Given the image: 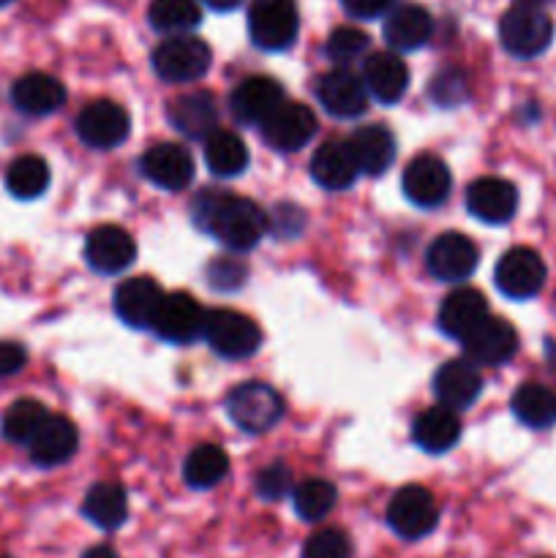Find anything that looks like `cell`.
Listing matches in <instances>:
<instances>
[{"label": "cell", "instance_id": "cell-50", "mask_svg": "<svg viewBox=\"0 0 556 558\" xmlns=\"http://www.w3.org/2000/svg\"><path fill=\"white\" fill-rule=\"evenodd\" d=\"M0 558H11V556H5V554H3V556H0Z\"/></svg>", "mask_w": 556, "mask_h": 558}, {"label": "cell", "instance_id": "cell-32", "mask_svg": "<svg viewBox=\"0 0 556 558\" xmlns=\"http://www.w3.org/2000/svg\"><path fill=\"white\" fill-rule=\"evenodd\" d=\"M512 414L527 428H551L556 423V392L551 387L537 385V381H529V385L518 387L516 396H512Z\"/></svg>", "mask_w": 556, "mask_h": 558}, {"label": "cell", "instance_id": "cell-10", "mask_svg": "<svg viewBox=\"0 0 556 558\" xmlns=\"http://www.w3.org/2000/svg\"><path fill=\"white\" fill-rule=\"evenodd\" d=\"M129 131V112L114 101H93L76 114V134L87 147H96V150H112L120 142H125Z\"/></svg>", "mask_w": 556, "mask_h": 558}, {"label": "cell", "instance_id": "cell-45", "mask_svg": "<svg viewBox=\"0 0 556 558\" xmlns=\"http://www.w3.org/2000/svg\"><path fill=\"white\" fill-rule=\"evenodd\" d=\"M343 9L358 20H374L382 16L392 5V0H341Z\"/></svg>", "mask_w": 556, "mask_h": 558}, {"label": "cell", "instance_id": "cell-29", "mask_svg": "<svg viewBox=\"0 0 556 558\" xmlns=\"http://www.w3.org/2000/svg\"><path fill=\"white\" fill-rule=\"evenodd\" d=\"M485 316H488V303L478 289H456L452 294H447L439 308V330L461 341Z\"/></svg>", "mask_w": 556, "mask_h": 558}, {"label": "cell", "instance_id": "cell-36", "mask_svg": "<svg viewBox=\"0 0 556 558\" xmlns=\"http://www.w3.org/2000/svg\"><path fill=\"white\" fill-rule=\"evenodd\" d=\"M49 412L41 401H33V398H22V401L11 403L3 414V436L14 445H31L33 436L38 434L44 423H47Z\"/></svg>", "mask_w": 556, "mask_h": 558}, {"label": "cell", "instance_id": "cell-23", "mask_svg": "<svg viewBox=\"0 0 556 558\" xmlns=\"http://www.w3.org/2000/svg\"><path fill=\"white\" fill-rule=\"evenodd\" d=\"M11 101L20 112L33 114V118H41V114L58 112L65 104V87L63 82L55 80V76L41 74V71H33V74L20 76L14 82V90H11Z\"/></svg>", "mask_w": 556, "mask_h": 558}, {"label": "cell", "instance_id": "cell-19", "mask_svg": "<svg viewBox=\"0 0 556 558\" xmlns=\"http://www.w3.org/2000/svg\"><path fill=\"white\" fill-rule=\"evenodd\" d=\"M142 174L164 191H183L194 180V158L180 145H156L142 156Z\"/></svg>", "mask_w": 556, "mask_h": 558}, {"label": "cell", "instance_id": "cell-15", "mask_svg": "<svg viewBox=\"0 0 556 558\" xmlns=\"http://www.w3.org/2000/svg\"><path fill=\"white\" fill-rule=\"evenodd\" d=\"M85 259L101 276H118L125 267L134 265L136 243L125 229L107 223L87 234Z\"/></svg>", "mask_w": 556, "mask_h": 558}, {"label": "cell", "instance_id": "cell-39", "mask_svg": "<svg viewBox=\"0 0 556 558\" xmlns=\"http://www.w3.org/2000/svg\"><path fill=\"white\" fill-rule=\"evenodd\" d=\"M428 96L439 107H461L469 98V76L461 69H445L431 80Z\"/></svg>", "mask_w": 556, "mask_h": 558}, {"label": "cell", "instance_id": "cell-4", "mask_svg": "<svg viewBox=\"0 0 556 558\" xmlns=\"http://www.w3.org/2000/svg\"><path fill=\"white\" fill-rule=\"evenodd\" d=\"M210 47L202 38L194 36H174L167 38L153 52V71L161 76L164 82L172 85H185V82H196L207 74L210 69Z\"/></svg>", "mask_w": 556, "mask_h": 558}, {"label": "cell", "instance_id": "cell-25", "mask_svg": "<svg viewBox=\"0 0 556 558\" xmlns=\"http://www.w3.org/2000/svg\"><path fill=\"white\" fill-rule=\"evenodd\" d=\"M412 439L420 450L431 452V456H442L450 447L458 445L461 439V420L458 412L447 407H431L414 417L412 425Z\"/></svg>", "mask_w": 556, "mask_h": 558}, {"label": "cell", "instance_id": "cell-18", "mask_svg": "<svg viewBox=\"0 0 556 558\" xmlns=\"http://www.w3.org/2000/svg\"><path fill=\"white\" fill-rule=\"evenodd\" d=\"M483 390V376L478 365L469 360H447L434 374V396L442 407L461 412L469 409L480 398Z\"/></svg>", "mask_w": 556, "mask_h": 558}, {"label": "cell", "instance_id": "cell-7", "mask_svg": "<svg viewBox=\"0 0 556 558\" xmlns=\"http://www.w3.org/2000/svg\"><path fill=\"white\" fill-rule=\"evenodd\" d=\"M205 338L216 354L227 360H245L256 354L262 343V330L238 311H213L205 322Z\"/></svg>", "mask_w": 556, "mask_h": 558}, {"label": "cell", "instance_id": "cell-42", "mask_svg": "<svg viewBox=\"0 0 556 558\" xmlns=\"http://www.w3.org/2000/svg\"><path fill=\"white\" fill-rule=\"evenodd\" d=\"M292 490V472L283 463H270L256 477V494L265 501H278Z\"/></svg>", "mask_w": 556, "mask_h": 558}, {"label": "cell", "instance_id": "cell-9", "mask_svg": "<svg viewBox=\"0 0 556 558\" xmlns=\"http://www.w3.org/2000/svg\"><path fill=\"white\" fill-rule=\"evenodd\" d=\"M499 292L510 300H529L545 287V262L532 248H510L494 270Z\"/></svg>", "mask_w": 556, "mask_h": 558}, {"label": "cell", "instance_id": "cell-46", "mask_svg": "<svg viewBox=\"0 0 556 558\" xmlns=\"http://www.w3.org/2000/svg\"><path fill=\"white\" fill-rule=\"evenodd\" d=\"M82 558H118V554H114V550L109 548V545H96V548L85 550V554H82Z\"/></svg>", "mask_w": 556, "mask_h": 558}, {"label": "cell", "instance_id": "cell-49", "mask_svg": "<svg viewBox=\"0 0 556 558\" xmlns=\"http://www.w3.org/2000/svg\"><path fill=\"white\" fill-rule=\"evenodd\" d=\"M5 3H11V0H0V5H5Z\"/></svg>", "mask_w": 556, "mask_h": 558}, {"label": "cell", "instance_id": "cell-1", "mask_svg": "<svg viewBox=\"0 0 556 558\" xmlns=\"http://www.w3.org/2000/svg\"><path fill=\"white\" fill-rule=\"evenodd\" d=\"M194 221L229 251L256 248L270 229V218L256 202L223 191H205L196 196Z\"/></svg>", "mask_w": 556, "mask_h": 558}, {"label": "cell", "instance_id": "cell-35", "mask_svg": "<svg viewBox=\"0 0 556 558\" xmlns=\"http://www.w3.org/2000/svg\"><path fill=\"white\" fill-rule=\"evenodd\" d=\"M49 167L41 156H20L5 169V189L16 199H36L47 191Z\"/></svg>", "mask_w": 556, "mask_h": 558}, {"label": "cell", "instance_id": "cell-12", "mask_svg": "<svg viewBox=\"0 0 556 558\" xmlns=\"http://www.w3.org/2000/svg\"><path fill=\"white\" fill-rule=\"evenodd\" d=\"M450 169L439 156H431V153L412 158L403 172V194L418 207H439L450 196Z\"/></svg>", "mask_w": 556, "mask_h": 558}, {"label": "cell", "instance_id": "cell-5", "mask_svg": "<svg viewBox=\"0 0 556 558\" xmlns=\"http://www.w3.org/2000/svg\"><path fill=\"white\" fill-rule=\"evenodd\" d=\"M298 27L300 20L294 0H254L249 11L251 41L265 52H281L292 47Z\"/></svg>", "mask_w": 556, "mask_h": 558}, {"label": "cell", "instance_id": "cell-21", "mask_svg": "<svg viewBox=\"0 0 556 558\" xmlns=\"http://www.w3.org/2000/svg\"><path fill=\"white\" fill-rule=\"evenodd\" d=\"M467 207L485 223H507L518 210V191L510 180L480 178L469 185Z\"/></svg>", "mask_w": 556, "mask_h": 558}, {"label": "cell", "instance_id": "cell-44", "mask_svg": "<svg viewBox=\"0 0 556 558\" xmlns=\"http://www.w3.org/2000/svg\"><path fill=\"white\" fill-rule=\"evenodd\" d=\"M27 363V352L25 347L14 341H0V379L5 376H14L25 368Z\"/></svg>", "mask_w": 556, "mask_h": 558}, {"label": "cell", "instance_id": "cell-8", "mask_svg": "<svg viewBox=\"0 0 556 558\" xmlns=\"http://www.w3.org/2000/svg\"><path fill=\"white\" fill-rule=\"evenodd\" d=\"M205 322L207 314L191 294L172 292L164 294L161 305L153 319V330L158 338L169 343H194L196 338L205 336Z\"/></svg>", "mask_w": 556, "mask_h": 558}, {"label": "cell", "instance_id": "cell-41", "mask_svg": "<svg viewBox=\"0 0 556 558\" xmlns=\"http://www.w3.org/2000/svg\"><path fill=\"white\" fill-rule=\"evenodd\" d=\"M303 558H352V539L341 529H322L305 539Z\"/></svg>", "mask_w": 556, "mask_h": 558}, {"label": "cell", "instance_id": "cell-24", "mask_svg": "<svg viewBox=\"0 0 556 558\" xmlns=\"http://www.w3.org/2000/svg\"><path fill=\"white\" fill-rule=\"evenodd\" d=\"M360 169L358 161L352 156V147L349 142L330 140L314 153L311 158V178L327 191H343L358 180Z\"/></svg>", "mask_w": 556, "mask_h": 558}, {"label": "cell", "instance_id": "cell-26", "mask_svg": "<svg viewBox=\"0 0 556 558\" xmlns=\"http://www.w3.org/2000/svg\"><path fill=\"white\" fill-rule=\"evenodd\" d=\"M349 147H352V156L358 161L360 172L371 174V178L390 169V163L396 161V136L379 123L363 125V129L354 131L349 136Z\"/></svg>", "mask_w": 556, "mask_h": 558}, {"label": "cell", "instance_id": "cell-17", "mask_svg": "<svg viewBox=\"0 0 556 558\" xmlns=\"http://www.w3.org/2000/svg\"><path fill=\"white\" fill-rule=\"evenodd\" d=\"M283 104V87L270 76H249L234 87L229 107L243 125H262Z\"/></svg>", "mask_w": 556, "mask_h": 558}, {"label": "cell", "instance_id": "cell-38", "mask_svg": "<svg viewBox=\"0 0 556 558\" xmlns=\"http://www.w3.org/2000/svg\"><path fill=\"white\" fill-rule=\"evenodd\" d=\"M336 485L327 483V480H305L303 485L294 488V512H298L303 521L316 523L325 515H330V510L336 507Z\"/></svg>", "mask_w": 556, "mask_h": 558}, {"label": "cell", "instance_id": "cell-31", "mask_svg": "<svg viewBox=\"0 0 556 558\" xmlns=\"http://www.w3.org/2000/svg\"><path fill=\"white\" fill-rule=\"evenodd\" d=\"M82 515L101 532H114L129 518V496L118 483H98L82 501Z\"/></svg>", "mask_w": 556, "mask_h": 558}, {"label": "cell", "instance_id": "cell-22", "mask_svg": "<svg viewBox=\"0 0 556 558\" xmlns=\"http://www.w3.org/2000/svg\"><path fill=\"white\" fill-rule=\"evenodd\" d=\"M31 461L41 469L60 466V463L71 461L80 447V434L76 425L69 417H52L49 414L47 423L38 428V434L31 439Z\"/></svg>", "mask_w": 556, "mask_h": 558}, {"label": "cell", "instance_id": "cell-33", "mask_svg": "<svg viewBox=\"0 0 556 558\" xmlns=\"http://www.w3.org/2000/svg\"><path fill=\"white\" fill-rule=\"evenodd\" d=\"M205 161L218 178H234L249 167V150L232 131H213L205 142Z\"/></svg>", "mask_w": 556, "mask_h": 558}, {"label": "cell", "instance_id": "cell-14", "mask_svg": "<svg viewBox=\"0 0 556 558\" xmlns=\"http://www.w3.org/2000/svg\"><path fill=\"white\" fill-rule=\"evenodd\" d=\"M259 129L273 150L294 153L314 140L316 114L305 104H281Z\"/></svg>", "mask_w": 556, "mask_h": 558}, {"label": "cell", "instance_id": "cell-28", "mask_svg": "<svg viewBox=\"0 0 556 558\" xmlns=\"http://www.w3.org/2000/svg\"><path fill=\"white\" fill-rule=\"evenodd\" d=\"M363 82L371 96L382 104H396L409 85L407 63L392 52L371 54L363 65Z\"/></svg>", "mask_w": 556, "mask_h": 558}, {"label": "cell", "instance_id": "cell-34", "mask_svg": "<svg viewBox=\"0 0 556 558\" xmlns=\"http://www.w3.org/2000/svg\"><path fill=\"white\" fill-rule=\"evenodd\" d=\"M229 472V458L227 452L218 445H200L196 450L189 452L183 466V477L191 488L207 490L216 488Z\"/></svg>", "mask_w": 556, "mask_h": 558}, {"label": "cell", "instance_id": "cell-16", "mask_svg": "<svg viewBox=\"0 0 556 558\" xmlns=\"http://www.w3.org/2000/svg\"><path fill=\"white\" fill-rule=\"evenodd\" d=\"M316 98L336 118H360L368 109V87L349 69L327 71L316 85Z\"/></svg>", "mask_w": 556, "mask_h": 558}, {"label": "cell", "instance_id": "cell-2", "mask_svg": "<svg viewBox=\"0 0 556 558\" xmlns=\"http://www.w3.org/2000/svg\"><path fill=\"white\" fill-rule=\"evenodd\" d=\"M499 38L501 47L512 58H537V54H543L548 49L551 38H554V22H551V16L543 9L516 3L501 16Z\"/></svg>", "mask_w": 556, "mask_h": 558}, {"label": "cell", "instance_id": "cell-20", "mask_svg": "<svg viewBox=\"0 0 556 558\" xmlns=\"http://www.w3.org/2000/svg\"><path fill=\"white\" fill-rule=\"evenodd\" d=\"M161 300L164 292L153 278H129V281H123L114 289V314L129 327L147 330V327H153V319H156V311L161 305Z\"/></svg>", "mask_w": 556, "mask_h": 558}, {"label": "cell", "instance_id": "cell-47", "mask_svg": "<svg viewBox=\"0 0 556 558\" xmlns=\"http://www.w3.org/2000/svg\"><path fill=\"white\" fill-rule=\"evenodd\" d=\"M205 3L210 5L213 11H232V9H238L243 0H205Z\"/></svg>", "mask_w": 556, "mask_h": 558}, {"label": "cell", "instance_id": "cell-40", "mask_svg": "<svg viewBox=\"0 0 556 558\" xmlns=\"http://www.w3.org/2000/svg\"><path fill=\"white\" fill-rule=\"evenodd\" d=\"M365 49H368V33L358 31V27H338L327 38L325 52L333 63L347 65L352 60H358Z\"/></svg>", "mask_w": 556, "mask_h": 558}, {"label": "cell", "instance_id": "cell-13", "mask_svg": "<svg viewBox=\"0 0 556 558\" xmlns=\"http://www.w3.org/2000/svg\"><path fill=\"white\" fill-rule=\"evenodd\" d=\"M425 265H428L431 276L439 278V281H467L478 267V245L467 234L445 232L431 243Z\"/></svg>", "mask_w": 556, "mask_h": 558}, {"label": "cell", "instance_id": "cell-6", "mask_svg": "<svg viewBox=\"0 0 556 558\" xmlns=\"http://www.w3.org/2000/svg\"><path fill=\"white\" fill-rule=\"evenodd\" d=\"M439 523V507L423 485H407L387 505V526L401 539H423Z\"/></svg>", "mask_w": 556, "mask_h": 558}, {"label": "cell", "instance_id": "cell-3", "mask_svg": "<svg viewBox=\"0 0 556 558\" xmlns=\"http://www.w3.org/2000/svg\"><path fill=\"white\" fill-rule=\"evenodd\" d=\"M227 412L245 434H267L281 420L283 401L265 381H245L229 392Z\"/></svg>", "mask_w": 556, "mask_h": 558}, {"label": "cell", "instance_id": "cell-30", "mask_svg": "<svg viewBox=\"0 0 556 558\" xmlns=\"http://www.w3.org/2000/svg\"><path fill=\"white\" fill-rule=\"evenodd\" d=\"M216 98L207 90L189 93V96L174 98V104L169 107V120H172L174 129L180 134L191 136V140H200V136H210L216 131Z\"/></svg>", "mask_w": 556, "mask_h": 558}, {"label": "cell", "instance_id": "cell-43", "mask_svg": "<svg viewBox=\"0 0 556 558\" xmlns=\"http://www.w3.org/2000/svg\"><path fill=\"white\" fill-rule=\"evenodd\" d=\"M207 276H210V283L216 289H238L240 283L245 281V265L234 256H227V259H218L207 267Z\"/></svg>", "mask_w": 556, "mask_h": 558}, {"label": "cell", "instance_id": "cell-48", "mask_svg": "<svg viewBox=\"0 0 556 558\" xmlns=\"http://www.w3.org/2000/svg\"><path fill=\"white\" fill-rule=\"evenodd\" d=\"M518 5H532V9H543V5H548L551 0H516Z\"/></svg>", "mask_w": 556, "mask_h": 558}, {"label": "cell", "instance_id": "cell-11", "mask_svg": "<svg viewBox=\"0 0 556 558\" xmlns=\"http://www.w3.org/2000/svg\"><path fill=\"white\" fill-rule=\"evenodd\" d=\"M461 347L469 363H474L478 368L480 365H505L516 354L518 336L510 322L485 316L474 330L461 338Z\"/></svg>", "mask_w": 556, "mask_h": 558}, {"label": "cell", "instance_id": "cell-37", "mask_svg": "<svg viewBox=\"0 0 556 558\" xmlns=\"http://www.w3.org/2000/svg\"><path fill=\"white\" fill-rule=\"evenodd\" d=\"M147 16H150V25L156 31L185 33L200 25L202 11L196 0H153Z\"/></svg>", "mask_w": 556, "mask_h": 558}, {"label": "cell", "instance_id": "cell-27", "mask_svg": "<svg viewBox=\"0 0 556 558\" xmlns=\"http://www.w3.org/2000/svg\"><path fill=\"white\" fill-rule=\"evenodd\" d=\"M431 31H434V20L423 5H401V9L390 11L385 27H382L387 47L398 49V52L420 49L431 38Z\"/></svg>", "mask_w": 556, "mask_h": 558}]
</instances>
